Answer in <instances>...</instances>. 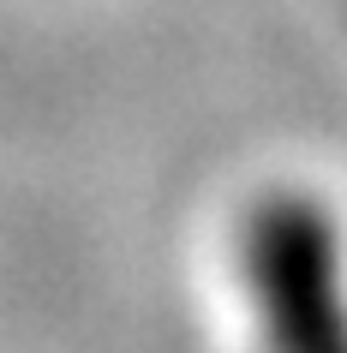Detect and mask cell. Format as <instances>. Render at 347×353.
I'll return each instance as SVG.
<instances>
[{
	"label": "cell",
	"instance_id": "cell-1",
	"mask_svg": "<svg viewBox=\"0 0 347 353\" xmlns=\"http://www.w3.org/2000/svg\"><path fill=\"white\" fill-rule=\"evenodd\" d=\"M246 270L270 353H347L341 234L317 198L281 192L252 216Z\"/></svg>",
	"mask_w": 347,
	"mask_h": 353
}]
</instances>
